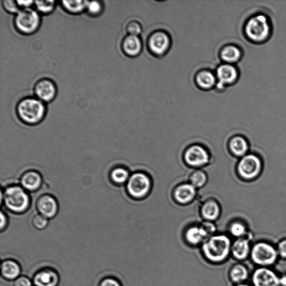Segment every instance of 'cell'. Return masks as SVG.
Here are the masks:
<instances>
[{"instance_id": "obj_18", "label": "cell", "mask_w": 286, "mask_h": 286, "mask_svg": "<svg viewBox=\"0 0 286 286\" xmlns=\"http://www.w3.org/2000/svg\"><path fill=\"white\" fill-rule=\"evenodd\" d=\"M196 195V188L192 184H183L178 186L175 190L176 200L181 203L192 201Z\"/></svg>"}, {"instance_id": "obj_21", "label": "cell", "mask_w": 286, "mask_h": 286, "mask_svg": "<svg viewBox=\"0 0 286 286\" xmlns=\"http://www.w3.org/2000/svg\"><path fill=\"white\" fill-rule=\"evenodd\" d=\"M185 236L188 243L193 245L203 243L208 238L207 234L201 226L189 228Z\"/></svg>"}, {"instance_id": "obj_5", "label": "cell", "mask_w": 286, "mask_h": 286, "mask_svg": "<svg viewBox=\"0 0 286 286\" xmlns=\"http://www.w3.org/2000/svg\"><path fill=\"white\" fill-rule=\"evenodd\" d=\"M238 173L243 180L253 181L257 179L263 169L262 162L254 154L246 155L241 159L238 164Z\"/></svg>"}, {"instance_id": "obj_2", "label": "cell", "mask_w": 286, "mask_h": 286, "mask_svg": "<svg viewBox=\"0 0 286 286\" xmlns=\"http://www.w3.org/2000/svg\"><path fill=\"white\" fill-rule=\"evenodd\" d=\"M15 214L26 212L30 206V198L27 190L21 186L12 185L1 192V203Z\"/></svg>"}, {"instance_id": "obj_13", "label": "cell", "mask_w": 286, "mask_h": 286, "mask_svg": "<svg viewBox=\"0 0 286 286\" xmlns=\"http://www.w3.org/2000/svg\"><path fill=\"white\" fill-rule=\"evenodd\" d=\"M253 282L255 286H279L280 278L270 270L259 269L254 272Z\"/></svg>"}, {"instance_id": "obj_1", "label": "cell", "mask_w": 286, "mask_h": 286, "mask_svg": "<svg viewBox=\"0 0 286 286\" xmlns=\"http://www.w3.org/2000/svg\"><path fill=\"white\" fill-rule=\"evenodd\" d=\"M273 31L270 18L265 14H254L246 21L244 34L247 41L253 44H263L270 39Z\"/></svg>"}, {"instance_id": "obj_14", "label": "cell", "mask_w": 286, "mask_h": 286, "mask_svg": "<svg viewBox=\"0 0 286 286\" xmlns=\"http://www.w3.org/2000/svg\"><path fill=\"white\" fill-rule=\"evenodd\" d=\"M60 282V277L52 269H43L35 273L33 283L35 286H57Z\"/></svg>"}, {"instance_id": "obj_23", "label": "cell", "mask_w": 286, "mask_h": 286, "mask_svg": "<svg viewBox=\"0 0 286 286\" xmlns=\"http://www.w3.org/2000/svg\"><path fill=\"white\" fill-rule=\"evenodd\" d=\"M250 251L249 241L243 238L237 239L232 246L231 251L234 257L239 260L245 259Z\"/></svg>"}, {"instance_id": "obj_36", "label": "cell", "mask_w": 286, "mask_h": 286, "mask_svg": "<svg viewBox=\"0 0 286 286\" xmlns=\"http://www.w3.org/2000/svg\"><path fill=\"white\" fill-rule=\"evenodd\" d=\"M33 283L26 276H20L14 282V286H32Z\"/></svg>"}, {"instance_id": "obj_6", "label": "cell", "mask_w": 286, "mask_h": 286, "mask_svg": "<svg viewBox=\"0 0 286 286\" xmlns=\"http://www.w3.org/2000/svg\"><path fill=\"white\" fill-rule=\"evenodd\" d=\"M41 18L37 12L30 8L24 9L16 14L15 25L20 32L25 34H32L39 28Z\"/></svg>"}, {"instance_id": "obj_41", "label": "cell", "mask_w": 286, "mask_h": 286, "mask_svg": "<svg viewBox=\"0 0 286 286\" xmlns=\"http://www.w3.org/2000/svg\"><path fill=\"white\" fill-rule=\"evenodd\" d=\"M22 9L30 8V6L34 2L32 1H17Z\"/></svg>"}, {"instance_id": "obj_17", "label": "cell", "mask_w": 286, "mask_h": 286, "mask_svg": "<svg viewBox=\"0 0 286 286\" xmlns=\"http://www.w3.org/2000/svg\"><path fill=\"white\" fill-rule=\"evenodd\" d=\"M21 273V265L12 259H6L2 263V275L8 281H15L20 277Z\"/></svg>"}, {"instance_id": "obj_33", "label": "cell", "mask_w": 286, "mask_h": 286, "mask_svg": "<svg viewBox=\"0 0 286 286\" xmlns=\"http://www.w3.org/2000/svg\"><path fill=\"white\" fill-rule=\"evenodd\" d=\"M88 13L92 15H98L103 10V5L100 2L92 1L87 2L86 9Z\"/></svg>"}, {"instance_id": "obj_38", "label": "cell", "mask_w": 286, "mask_h": 286, "mask_svg": "<svg viewBox=\"0 0 286 286\" xmlns=\"http://www.w3.org/2000/svg\"><path fill=\"white\" fill-rule=\"evenodd\" d=\"M201 226L203 228V230L205 231L208 237H212V235L216 231L215 225L211 223V222H204V223L202 224Z\"/></svg>"}, {"instance_id": "obj_12", "label": "cell", "mask_w": 286, "mask_h": 286, "mask_svg": "<svg viewBox=\"0 0 286 286\" xmlns=\"http://www.w3.org/2000/svg\"><path fill=\"white\" fill-rule=\"evenodd\" d=\"M34 93L37 99L43 103H48L55 97L56 86L52 80L43 79L36 82L34 86Z\"/></svg>"}, {"instance_id": "obj_39", "label": "cell", "mask_w": 286, "mask_h": 286, "mask_svg": "<svg viewBox=\"0 0 286 286\" xmlns=\"http://www.w3.org/2000/svg\"><path fill=\"white\" fill-rule=\"evenodd\" d=\"M278 251L281 257L286 258V240H284L278 245Z\"/></svg>"}, {"instance_id": "obj_4", "label": "cell", "mask_w": 286, "mask_h": 286, "mask_svg": "<svg viewBox=\"0 0 286 286\" xmlns=\"http://www.w3.org/2000/svg\"><path fill=\"white\" fill-rule=\"evenodd\" d=\"M16 111L19 119L28 125L40 123L46 115L45 105L37 98L22 100L17 104Z\"/></svg>"}, {"instance_id": "obj_31", "label": "cell", "mask_w": 286, "mask_h": 286, "mask_svg": "<svg viewBox=\"0 0 286 286\" xmlns=\"http://www.w3.org/2000/svg\"><path fill=\"white\" fill-rule=\"evenodd\" d=\"M230 231L233 236L241 238L246 233V228L241 222H236L231 225Z\"/></svg>"}, {"instance_id": "obj_26", "label": "cell", "mask_w": 286, "mask_h": 286, "mask_svg": "<svg viewBox=\"0 0 286 286\" xmlns=\"http://www.w3.org/2000/svg\"><path fill=\"white\" fill-rule=\"evenodd\" d=\"M110 177L112 182L122 185L128 182L130 176L128 170L124 168L118 167L111 170Z\"/></svg>"}, {"instance_id": "obj_3", "label": "cell", "mask_w": 286, "mask_h": 286, "mask_svg": "<svg viewBox=\"0 0 286 286\" xmlns=\"http://www.w3.org/2000/svg\"><path fill=\"white\" fill-rule=\"evenodd\" d=\"M232 249L230 238L224 235H218L207 239L203 243L202 250L205 258L213 263L223 262Z\"/></svg>"}, {"instance_id": "obj_42", "label": "cell", "mask_w": 286, "mask_h": 286, "mask_svg": "<svg viewBox=\"0 0 286 286\" xmlns=\"http://www.w3.org/2000/svg\"><path fill=\"white\" fill-rule=\"evenodd\" d=\"M286 286V276H283L280 278V285Z\"/></svg>"}, {"instance_id": "obj_9", "label": "cell", "mask_w": 286, "mask_h": 286, "mask_svg": "<svg viewBox=\"0 0 286 286\" xmlns=\"http://www.w3.org/2000/svg\"><path fill=\"white\" fill-rule=\"evenodd\" d=\"M37 211L48 219H53L58 214V201L52 195L45 194L37 199L36 203Z\"/></svg>"}, {"instance_id": "obj_11", "label": "cell", "mask_w": 286, "mask_h": 286, "mask_svg": "<svg viewBox=\"0 0 286 286\" xmlns=\"http://www.w3.org/2000/svg\"><path fill=\"white\" fill-rule=\"evenodd\" d=\"M217 76L219 81L218 86L222 88L236 83L239 79V72L236 66L225 63L218 67Z\"/></svg>"}, {"instance_id": "obj_16", "label": "cell", "mask_w": 286, "mask_h": 286, "mask_svg": "<svg viewBox=\"0 0 286 286\" xmlns=\"http://www.w3.org/2000/svg\"><path fill=\"white\" fill-rule=\"evenodd\" d=\"M152 53L161 55L166 53L170 46L169 36L163 32H157L152 35L149 42Z\"/></svg>"}, {"instance_id": "obj_29", "label": "cell", "mask_w": 286, "mask_h": 286, "mask_svg": "<svg viewBox=\"0 0 286 286\" xmlns=\"http://www.w3.org/2000/svg\"><path fill=\"white\" fill-rule=\"evenodd\" d=\"M190 184L197 188L204 186L207 182L206 174L201 170H196L190 177Z\"/></svg>"}, {"instance_id": "obj_19", "label": "cell", "mask_w": 286, "mask_h": 286, "mask_svg": "<svg viewBox=\"0 0 286 286\" xmlns=\"http://www.w3.org/2000/svg\"><path fill=\"white\" fill-rule=\"evenodd\" d=\"M142 42L138 36H126L123 42V49L124 53L129 56L137 55L141 52Z\"/></svg>"}, {"instance_id": "obj_27", "label": "cell", "mask_w": 286, "mask_h": 286, "mask_svg": "<svg viewBox=\"0 0 286 286\" xmlns=\"http://www.w3.org/2000/svg\"><path fill=\"white\" fill-rule=\"evenodd\" d=\"M87 1H63L62 6L68 12L72 14H79L86 9Z\"/></svg>"}, {"instance_id": "obj_34", "label": "cell", "mask_w": 286, "mask_h": 286, "mask_svg": "<svg viewBox=\"0 0 286 286\" xmlns=\"http://www.w3.org/2000/svg\"><path fill=\"white\" fill-rule=\"evenodd\" d=\"M3 5L5 10L12 14H17L22 10L18 2L14 1V0H5L3 2Z\"/></svg>"}, {"instance_id": "obj_43", "label": "cell", "mask_w": 286, "mask_h": 286, "mask_svg": "<svg viewBox=\"0 0 286 286\" xmlns=\"http://www.w3.org/2000/svg\"><path fill=\"white\" fill-rule=\"evenodd\" d=\"M237 286H249V285H245V284H240L238 285Z\"/></svg>"}, {"instance_id": "obj_24", "label": "cell", "mask_w": 286, "mask_h": 286, "mask_svg": "<svg viewBox=\"0 0 286 286\" xmlns=\"http://www.w3.org/2000/svg\"><path fill=\"white\" fill-rule=\"evenodd\" d=\"M201 213L203 217L208 221L217 219L220 214V208L218 203L213 200L206 202L202 207Z\"/></svg>"}, {"instance_id": "obj_25", "label": "cell", "mask_w": 286, "mask_h": 286, "mask_svg": "<svg viewBox=\"0 0 286 286\" xmlns=\"http://www.w3.org/2000/svg\"><path fill=\"white\" fill-rule=\"evenodd\" d=\"M197 84L201 88H212L216 83V78L214 74L208 71H203L199 73L196 77Z\"/></svg>"}, {"instance_id": "obj_8", "label": "cell", "mask_w": 286, "mask_h": 286, "mask_svg": "<svg viewBox=\"0 0 286 286\" xmlns=\"http://www.w3.org/2000/svg\"><path fill=\"white\" fill-rule=\"evenodd\" d=\"M277 253L274 247L265 243H259L254 245L252 251L253 261L259 265H271L274 263Z\"/></svg>"}, {"instance_id": "obj_32", "label": "cell", "mask_w": 286, "mask_h": 286, "mask_svg": "<svg viewBox=\"0 0 286 286\" xmlns=\"http://www.w3.org/2000/svg\"><path fill=\"white\" fill-rule=\"evenodd\" d=\"M32 224L37 230H43L48 225V219L40 214H36L32 219Z\"/></svg>"}, {"instance_id": "obj_28", "label": "cell", "mask_w": 286, "mask_h": 286, "mask_svg": "<svg viewBox=\"0 0 286 286\" xmlns=\"http://www.w3.org/2000/svg\"><path fill=\"white\" fill-rule=\"evenodd\" d=\"M247 275L245 266L240 264L235 265L231 271V278L234 283L243 282L247 278Z\"/></svg>"}, {"instance_id": "obj_35", "label": "cell", "mask_w": 286, "mask_h": 286, "mask_svg": "<svg viewBox=\"0 0 286 286\" xmlns=\"http://www.w3.org/2000/svg\"><path fill=\"white\" fill-rule=\"evenodd\" d=\"M127 30L130 35L138 36L141 33L142 29L138 23L131 22L127 26Z\"/></svg>"}, {"instance_id": "obj_15", "label": "cell", "mask_w": 286, "mask_h": 286, "mask_svg": "<svg viewBox=\"0 0 286 286\" xmlns=\"http://www.w3.org/2000/svg\"><path fill=\"white\" fill-rule=\"evenodd\" d=\"M20 181L21 186L27 192H34L41 188L43 179L38 171L30 170L23 174Z\"/></svg>"}, {"instance_id": "obj_30", "label": "cell", "mask_w": 286, "mask_h": 286, "mask_svg": "<svg viewBox=\"0 0 286 286\" xmlns=\"http://www.w3.org/2000/svg\"><path fill=\"white\" fill-rule=\"evenodd\" d=\"M54 1H36L35 2L36 8L43 14H49L52 12L55 6Z\"/></svg>"}, {"instance_id": "obj_37", "label": "cell", "mask_w": 286, "mask_h": 286, "mask_svg": "<svg viewBox=\"0 0 286 286\" xmlns=\"http://www.w3.org/2000/svg\"><path fill=\"white\" fill-rule=\"evenodd\" d=\"M99 286H122V285L116 279L107 277L101 281Z\"/></svg>"}, {"instance_id": "obj_20", "label": "cell", "mask_w": 286, "mask_h": 286, "mask_svg": "<svg viewBox=\"0 0 286 286\" xmlns=\"http://www.w3.org/2000/svg\"><path fill=\"white\" fill-rule=\"evenodd\" d=\"M242 50L236 45H228L222 50L221 56L227 64L233 65L242 58Z\"/></svg>"}, {"instance_id": "obj_40", "label": "cell", "mask_w": 286, "mask_h": 286, "mask_svg": "<svg viewBox=\"0 0 286 286\" xmlns=\"http://www.w3.org/2000/svg\"><path fill=\"white\" fill-rule=\"evenodd\" d=\"M8 223V218L6 215L3 212H1V231H3L5 228L7 227Z\"/></svg>"}, {"instance_id": "obj_10", "label": "cell", "mask_w": 286, "mask_h": 286, "mask_svg": "<svg viewBox=\"0 0 286 286\" xmlns=\"http://www.w3.org/2000/svg\"><path fill=\"white\" fill-rule=\"evenodd\" d=\"M185 160L189 166L198 167L207 164L209 161V157L205 148L195 145L187 149Z\"/></svg>"}, {"instance_id": "obj_7", "label": "cell", "mask_w": 286, "mask_h": 286, "mask_svg": "<svg viewBox=\"0 0 286 286\" xmlns=\"http://www.w3.org/2000/svg\"><path fill=\"white\" fill-rule=\"evenodd\" d=\"M126 187L131 196L135 198H142L149 192L151 187L150 180L145 174L136 173L130 177Z\"/></svg>"}, {"instance_id": "obj_22", "label": "cell", "mask_w": 286, "mask_h": 286, "mask_svg": "<svg viewBox=\"0 0 286 286\" xmlns=\"http://www.w3.org/2000/svg\"><path fill=\"white\" fill-rule=\"evenodd\" d=\"M233 154L237 157H244L249 150V144L246 139L241 136H236L231 139L230 144Z\"/></svg>"}]
</instances>
